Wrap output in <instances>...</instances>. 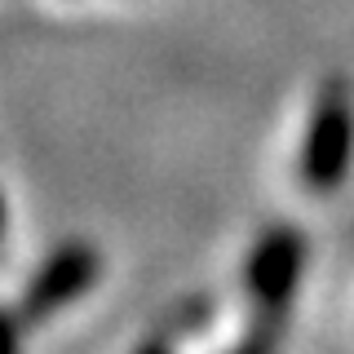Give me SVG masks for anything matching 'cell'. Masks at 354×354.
Returning <instances> with one entry per match:
<instances>
[{
	"label": "cell",
	"instance_id": "1",
	"mask_svg": "<svg viewBox=\"0 0 354 354\" xmlns=\"http://www.w3.org/2000/svg\"><path fill=\"white\" fill-rule=\"evenodd\" d=\"M301 266H306V235L301 230L288 226V221L261 230V239L248 252V266H243L252 324L230 354H274L279 350L288 310H292L297 283H301Z\"/></svg>",
	"mask_w": 354,
	"mask_h": 354
},
{
	"label": "cell",
	"instance_id": "2",
	"mask_svg": "<svg viewBox=\"0 0 354 354\" xmlns=\"http://www.w3.org/2000/svg\"><path fill=\"white\" fill-rule=\"evenodd\" d=\"M354 164V88L346 75H328L315 88V106L306 120L297 177L310 195H332L350 177Z\"/></svg>",
	"mask_w": 354,
	"mask_h": 354
},
{
	"label": "cell",
	"instance_id": "3",
	"mask_svg": "<svg viewBox=\"0 0 354 354\" xmlns=\"http://www.w3.org/2000/svg\"><path fill=\"white\" fill-rule=\"evenodd\" d=\"M97 274H102V257H97V248L88 239L58 243V248L36 266V274L27 279L22 297L14 301V310H9V324L22 332V328H36L44 319H53L58 310L80 301L88 288L97 283Z\"/></svg>",
	"mask_w": 354,
	"mask_h": 354
},
{
	"label": "cell",
	"instance_id": "4",
	"mask_svg": "<svg viewBox=\"0 0 354 354\" xmlns=\"http://www.w3.org/2000/svg\"><path fill=\"white\" fill-rule=\"evenodd\" d=\"M204 315H208V301H191L186 310H177V315H173V324H164L151 341H142L138 354H173L177 337H182V332H191V328H199V324H204Z\"/></svg>",
	"mask_w": 354,
	"mask_h": 354
}]
</instances>
